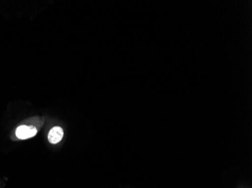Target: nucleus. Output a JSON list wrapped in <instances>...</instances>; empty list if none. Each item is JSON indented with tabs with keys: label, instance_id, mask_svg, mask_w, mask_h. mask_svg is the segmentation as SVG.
<instances>
[{
	"label": "nucleus",
	"instance_id": "obj_1",
	"mask_svg": "<svg viewBox=\"0 0 252 188\" xmlns=\"http://www.w3.org/2000/svg\"><path fill=\"white\" fill-rule=\"evenodd\" d=\"M37 134L36 127L32 126L21 125L16 130V135L20 139H28Z\"/></svg>",
	"mask_w": 252,
	"mask_h": 188
},
{
	"label": "nucleus",
	"instance_id": "obj_2",
	"mask_svg": "<svg viewBox=\"0 0 252 188\" xmlns=\"http://www.w3.org/2000/svg\"><path fill=\"white\" fill-rule=\"evenodd\" d=\"M63 136V129L60 127H55L49 132L48 138L52 144H57L62 141Z\"/></svg>",
	"mask_w": 252,
	"mask_h": 188
}]
</instances>
